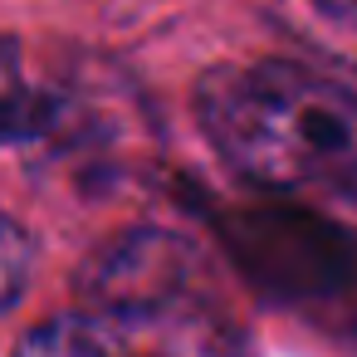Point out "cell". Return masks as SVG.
Wrapping results in <instances>:
<instances>
[{"label": "cell", "instance_id": "cell-3", "mask_svg": "<svg viewBox=\"0 0 357 357\" xmlns=\"http://www.w3.org/2000/svg\"><path fill=\"white\" fill-rule=\"evenodd\" d=\"M230 250L269 298L303 308H328L357 269V240L337 220L294 206L245 211L230 225Z\"/></svg>", "mask_w": 357, "mask_h": 357}, {"label": "cell", "instance_id": "cell-8", "mask_svg": "<svg viewBox=\"0 0 357 357\" xmlns=\"http://www.w3.org/2000/svg\"><path fill=\"white\" fill-rule=\"evenodd\" d=\"M328 196H333V206H337V211H342V215H347V220L357 225V172H352L347 181H337V186H333Z\"/></svg>", "mask_w": 357, "mask_h": 357}, {"label": "cell", "instance_id": "cell-1", "mask_svg": "<svg viewBox=\"0 0 357 357\" xmlns=\"http://www.w3.org/2000/svg\"><path fill=\"white\" fill-rule=\"evenodd\" d=\"M211 147L264 191H333L357 172V93L289 64H220L196 84Z\"/></svg>", "mask_w": 357, "mask_h": 357}, {"label": "cell", "instance_id": "cell-7", "mask_svg": "<svg viewBox=\"0 0 357 357\" xmlns=\"http://www.w3.org/2000/svg\"><path fill=\"white\" fill-rule=\"evenodd\" d=\"M30 269H35V240L25 235L20 220L0 215V313L20 303V294L30 284Z\"/></svg>", "mask_w": 357, "mask_h": 357}, {"label": "cell", "instance_id": "cell-4", "mask_svg": "<svg viewBox=\"0 0 357 357\" xmlns=\"http://www.w3.org/2000/svg\"><path fill=\"white\" fill-rule=\"evenodd\" d=\"M196 250L167 230H128L84 269V303H137L196 289Z\"/></svg>", "mask_w": 357, "mask_h": 357}, {"label": "cell", "instance_id": "cell-2", "mask_svg": "<svg viewBox=\"0 0 357 357\" xmlns=\"http://www.w3.org/2000/svg\"><path fill=\"white\" fill-rule=\"evenodd\" d=\"M15 357H245L230 318L201 294L84 303L40 323Z\"/></svg>", "mask_w": 357, "mask_h": 357}, {"label": "cell", "instance_id": "cell-6", "mask_svg": "<svg viewBox=\"0 0 357 357\" xmlns=\"http://www.w3.org/2000/svg\"><path fill=\"white\" fill-rule=\"evenodd\" d=\"M64 118V98L25 69L20 45L0 40V142H50Z\"/></svg>", "mask_w": 357, "mask_h": 357}, {"label": "cell", "instance_id": "cell-5", "mask_svg": "<svg viewBox=\"0 0 357 357\" xmlns=\"http://www.w3.org/2000/svg\"><path fill=\"white\" fill-rule=\"evenodd\" d=\"M269 15L342 89L357 93V0H269Z\"/></svg>", "mask_w": 357, "mask_h": 357}]
</instances>
